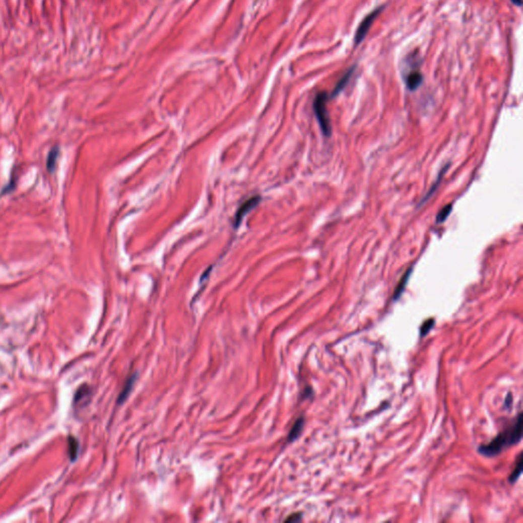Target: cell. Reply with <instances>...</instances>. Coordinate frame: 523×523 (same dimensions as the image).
Wrapping results in <instances>:
<instances>
[{
  "label": "cell",
  "mask_w": 523,
  "mask_h": 523,
  "mask_svg": "<svg viewBox=\"0 0 523 523\" xmlns=\"http://www.w3.org/2000/svg\"><path fill=\"white\" fill-rule=\"evenodd\" d=\"M136 378H137V376L134 374V375H132V376L128 379V381L126 382V384H125V386H124V388H123V390H122V393H121V395H120V397H119V399H118V403H119V404L124 403V402L126 401V399L129 397L130 391H131V389L133 388L134 383H135V381H136Z\"/></svg>",
  "instance_id": "7c38bea8"
},
{
  "label": "cell",
  "mask_w": 523,
  "mask_h": 523,
  "mask_svg": "<svg viewBox=\"0 0 523 523\" xmlns=\"http://www.w3.org/2000/svg\"><path fill=\"white\" fill-rule=\"evenodd\" d=\"M452 211H453V205L452 204L446 205L445 207H443L436 215V223H438V224L443 223L447 219V217L450 216Z\"/></svg>",
  "instance_id": "5bb4252c"
},
{
  "label": "cell",
  "mask_w": 523,
  "mask_h": 523,
  "mask_svg": "<svg viewBox=\"0 0 523 523\" xmlns=\"http://www.w3.org/2000/svg\"><path fill=\"white\" fill-rule=\"evenodd\" d=\"M511 401H512V395H511V394H509V395H508V400L506 399V401H505V404H506V403H508V407H510Z\"/></svg>",
  "instance_id": "d6986e66"
},
{
  "label": "cell",
  "mask_w": 523,
  "mask_h": 523,
  "mask_svg": "<svg viewBox=\"0 0 523 523\" xmlns=\"http://www.w3.org/2000/svg\"><path fill=\"white\" fill-rule=\"evenodd\" d=\"M521 472H522V456L519 455L516 466H515L514 470L511 472V475L509 477V481L511 483H515L517 481V479L520 477Z\"/></svg>",
  "instance_id": "9a60e30c"
},
{
  "label": "cell",
  "mask_w": 523,
  "mask_h": 523,
  "mask_svg": "<svg viewBox=\"0 0 523 523\" xmlns=\"http://www.w3.org/2000/svg\"><path fill=\"white\" fill-rule=\"evenodd\" d=\"M413 269H414L413 267H410V268L406 271V273L403 275V277L401 278L399 284L397 285L396 290H395L394 295H393V300H394L395 302L399 300V298L402 296L404 290L406 289V286H407V284H408V282H409V279H410L411 275H412Z\"/></svg>",
  "instance_id": "52a82bcc"
},
{
  "label": "cell",
  "mask_w": 523,
  "mask_h": 523,
  "mask_svg": "<svg viewBox=\"0 0 523 523\" xmlns=\"http://www.w3.org/2000/svg\"><path fill=\"white\" fill-rule=\"evenodd\" d=\"M304 426H305V418L304 417H300L298 418L293 426L291 427L290 431H289V434H288V441L289 442H292L294 441L298 436L301 435L303 429H304Z\"/></svg>",
  "instance_id": "9c48e42d"
},
{
  "label": "cell",
  "mask_w": 523,
  "mask_h": 523,
  "mask_svg": "<svg viewBox=\"0 0 523 523\" xmlns=\"http://www.w3.org/2000/svg\"><path fill=\"white\" fill-rule=\"evenodd\" d=\"M522 437V414L516 418L514 424L499 433L491 442L478 447V452L485 457H495L507 447L518 443Z\"/></svg>",
  "instance_id": "6da1fadb"
},
{
  "label": "cell",
  "mask_w": 523,
  "mask_h": 523,
  "mask_svg": "<svg viewBox=\"0 0 523 523\" xmlns=\"http://www.w3.org/2000/svg\"><path fill=\"white\" fill-rule=\"evenodd\" d=\"M58 154H59V148L58 146H54L51 151L49 152L48 154V157H47V170L49 172H53L54 169H55V166H56V160H57V157H58Z\"/></svg>",
  "instance_id": "4fadbf2b"
},
{
  "label": "cell",
  "mask_w": 523,
  "mask_h": 523,
  "mask_svg": "<svg viewBox=\"0 0 523 523\" xmlns=\"http://www.w3.org/2000/svg\"><path fill=\"white\" fill-rule=\"evenodd\" d=\"M79 441L78 439L75 437V436H72L70 435L68 437V449H69V456L71 458V461H75L77 459L78 457V453H79Z\"/></svg>",
  "instance_id": "8fae6325"
},
{
  "label": "cell",
  "mask_w": 523,
  "mask_h": 523,
  "mask_svg": "<svg viewBox=\"0 0 523 523\" xmlns=\"http://www.w3.org/2000/svg\"><path fill=\"white\" fill-rule=\"evenodd\" d=\"M384 8H385V6H380V7L376 8L374 11H372L369 15H367L365 17V19L360 23V25L356 31V34H355V44L356 45H359L363 42V40L368 35L373 23H374V21L378 18V16L384 11Z\"/></svg>",
  "instance_id": "3957f363"
},
{
  "label": "cell",
  "mask_w": 523,
  "mask_h": 523,
  "mask_svg": "<svg viewBox=\"0 0 523 523\" xmlns=\"http://www.w3.org/2000/svg\"><path fill=\"white\" fill-rule=\"evenodd\" d=\"M260 202V197H253V198H250L249 200H247L245 203H243L241 205V207L238 209V211L236 212L235 214V218H234V227L237 228L240 223L242 222L243 218L246 216V214H248L253 208H255Z\"/></svg>",
  "instance_id": "277c9868"
},
{
  "label": "cell",
  "mask_w": 523,
  "mask_h": 523,
  "mask_svg": "<svg viewBox=\"0 0 523 523\" xmlns=\"http://www.w3.org/2000/svg\"><path fill=\"white\" fill-rule=\"evenodd\" d=\"M302 519V515L301 514H292L290 515L288 518L285 519L286 522H292V521H300Z\"/></svg>",
  "instance_id": "e0dca14e"
},
{
  "label": "cell",
  "mask_w": 523,
  "mask_h": 523,
  "mask_svg": "<svg viewBox=\"0 0 523 523\" xmlns=\"http://www.w3.org/2000/svg\"><path fill=\"white\" fill-rule=\"evenodd\" d=\"M90 393H91V388L89 387V385H87V384L81 385L79 387V389L76 391V395H75V399H74L75 406H78L80 404L83 405V402L87 401L89 399Z\"/></svg>",
  "instance_id": "30bf717a"
},
{
  "label": "cell",
  "mask_w": 523,
  "mask_h": 523,
  "mask_svg": "<svg viewBox=\"0 0 523 523\" xmlns=\"http://www.w3.org/2000/svg\"><path fill=\"white\" fill-rule=\"evenodd\" d=\"M424 77L419 70L410 71L405 77V83L407 89L410 91L417 90L423 83Z\"/></svg>",
  "instance_id": "8992f818"
},
{
  "label": "cell",
  "mask_w": 523,
  "mask_h": 523,
  "mask_svg": "<svg viewBox=\"0 0 523 523\" xmlns=\"http://www.w3.org/2000/svg\"><path fill=\"white\" fill-rule=\"evenodd\" d=\"M356 70H357V66L354 64L343 75V77L340 79L338 84H336L335 87L333 88L331 94L329 95V98H335L336 96H339L346 89V87L349 85L352 77L354 76Z\"/></svg>",
  "instance_id": "5b68a950"
},
{
  "label": "cell",
  "mask_w": 523,
  "mask_h": 523,
  "mask_svg": "<svg viewBox=\"0 0 523 523\" xmlns=\"http://www.w3.org/2000/svg\"><path fill=\"white\" fill-rule=\"evenodd\" d=\"M435 324V320L433 318H430L428 320H426L420 327V335L421 338H423V336H425L434 326Z\"/></svg>",
  "instance_id": "2e32d148"
},
{
  "label": "cell",
  "mask_w": 523,
  "mask_h": 523,
  "mask_svg": "<svg viewBox=\"0 0 523 523\" xmlns=\"http://www.w3.org/2000/svg\"><path fill=\"white\" fill-rule=\"evenodd\" d=\"M449 167H450V164H446L444 167H442L441 171H440L439 174L437 175V177H436L434 183L432 184V186L430 187V189L428 190V192H427V193L423 197V199L421 200V202H420V204H419V207L422 206L425 202H427V200H429V199L431 198V195H432V194L436 191V189L439 187V185H440V183H441V180H442V178H443V175L445 174V172L447 171V169H449Z\"/></svg>",
  "instance_id": "ba28073f"
},
{
  "label": "cell",
  "mask_w": 523,
  "mask_h": 523,
  "mask_svg": "<svg viewBox=\"0 0 523 523\" xmlns=\"http://www.w3.org/2000/svg\"><path fill=\"white\" fill-rule=\"evenodd\" d=\"M328 99H329L328 93L326 91H321V92L317 93V95L314 99V103H313L314 113H315L318 123L320 125L321 131L324 134V136H326V137H330L331 132H332L330 117H329L328 109H327Z\"/></svg>",
  "instance_id": "7a4b0ae2"
},
{
  "label": "cell",
  "mask_w": 523,
  "mask_h": 523,
  "mask_svg": "<svg viewBox=\"0 0 523 523\" xmlns=\"http://www.w3.org/2000/svg\"><path fill=\"white\" fill-rule=\"evenodd\" d=\"M511 3L516 7H522V0H511Z\"/></svg>",
  "instance_id": "ac0fdd59"
}]
</instances>
